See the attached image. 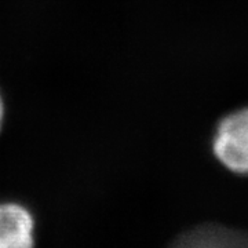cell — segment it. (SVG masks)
<instances>
[{
  "label": "cell",
  "mask_w": 248,
  "mask_h": 248,
  "mask_svg": "<svg viewBox=\"0 0 248 248\" xmlns=\"http://www.w3.org/2000/svg\"><path fill=\"white\" fill-rule=\"evenodd\" d=\"M214 152L222 163L236 172H248V109L225 117L218 125Z\"/></svg>",
  "instance_id": "obj_1"
},
{
  "label": "cell",
  "mask_w": 248,
  "mask_h": 248,
  "mask_svg": "<svg viewBox=\"0 0 248 248\" xmlns=\"http://www.w3.org/2000/svg\"><path fill=\"white\" fill-rule=\"evenodd\" d=\"M35 221L24 205L0 204V248L33 247Z\"/></svg>",
  "instance_id": "obj_2"
},
{
  "label": "cell",
  "mask_w": 248,
  "mask_h": 248,
  "mask_svg": "<svg viewBox=\"0 0 248 248\" xmlns=\"http://www.w3.org/2000/svg\"><path fill=\"white\" fill-rule=\"evenodd\" d=\"M3 117H4V102H3V98H1V95H0V128H1Z\"/></svg>",
  "instance_id": "obj_3"
}]
</instances>
